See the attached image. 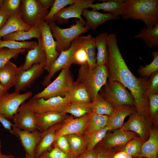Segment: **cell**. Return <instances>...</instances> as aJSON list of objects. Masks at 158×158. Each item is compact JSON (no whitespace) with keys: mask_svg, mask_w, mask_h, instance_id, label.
<instances>
[{"mask_svg":"<svg viewBox=\"0 0 158 158\" xmlns=\"http://www.w3.org/2000/svg\"><path fill=\"white\" fill-rule=\"evenodd\" d=\"M82 15L86 20L85 26L93 30L100 25L108 21L119 20L120 18V16L111 13H102L95 10H89L87 9L83 11Z\"/></svg>","mask_w":158,"mask_h":158,"instance_id":"ffe728a7","label":"cell"},{"mask_svg":"<svg viewBox=\"0 0 158 158\" xmlns=\"http://www.w3.org/2000/svg\"><path fill=\"white\" fill-rule=\"evenodd\" d=\"M89 114L76 118H74L72 116H68L62 123L60 127L55 132V140L61 136L67 135H83Z\"/></svg>","mask_w":158,"mask_h":158,"instance_id":"2e32d148","label":"cell"},{"mask_svg":"<svg viewBox=\"0 0 158 158\" xmlns=\"http://www.w3.org/2000/svg\"><path fill=\"white\" fill-rule=\"evenodd\" d=\"M109 118V116L107 115L99 114L92 112L89 113L85 133L95 132L107 126Z\"/></svg>","mask_w":158,"mask_h":158,"instance_id":"f546056e","label":"cell"},{"mask_svg":"<svg viewBox=\"0 0 158 158\" xmlns=\"http://www.w3.org/2000/svg\"><path fill=\"white\" fill-rule=\"evenodd\" d=\"M134 106L124 105L114 108L112 114L109 116L107 126L109 130L121 128L125 118L136 111Z\"/></svg>","mask_w":158,"mask_h":158,"instance_id":"7402d4cb","label":"cell"},{"mask_svg":"<svg viewBox=\"0 0 158 158\" xmlns=\"http://www.w3.org/2000/svg\"><path fill=\"white\" fill-rule=\"evenodd\" d=\"M151 121L139 114L136 111L131 114L128 120L121 128L133 132L145 141L148 139L150 133Z\"/></svg>","mask_w":158,"mask_h":158,"instance_id":"5bb4252c","label":"cell"},{"mask_svg":"<svg viewBox=\"0 0 158 158\" xmlns=\"http://www.w3.org/2000/svg\"><path fill=\"white\" fill-rule=\"evenodd\" d=\"M37 42L34 41L20 42L0 39V48H6L11 49H24L30 50L34 48Z\"/></svg>","mask_w":158,"mask_h":158,"instance_id":"74e56055","label":"cell"},{"mask_svg":"<svg viewBox=\"0 0 158 158\" xmlns=\"http://www.w3.org/2000/svg\"><path fill=\"white\" fill-rule=\"evenodd\" d=\"M99 3H93L90 6L93 10H103L104 12L111 13L114 15H122L126 8L125 0L105 1Z\"/></svg>","mask_w":158,"mask_h":158,"instance_id":"484cf974","label":"cell"},{"mask_svg":"<svg viewBox=\"0 0 158 158\" xmlns=\"http://www.w3.org/2000/svg\"><path fill=\"white\" fill-rule=\"evenodd\" d=\"M92 112L91 103H71L65 111L78 118Z\"/></svg>","mask_w":158,"mask_h":158,"instance_id":"8d00e7d4","label":"cell"},{"mask_svg":"<svg viewBox=\"0 0 158 158\" xmlns=\"http://www.w3.org/2000/svg\"><path fill=\"white\" fill-rule=\"evenodd\" d=\"M0 158H15L12 154L6 155L2 154L0 155Z\"/></svg>","mask_w":158,"mask_h":158,"instance_id":"6f0895ef","label":"cell"},{"mask_svg":"<svg viewBox=\"0 0 158 158\" xmlns=\"http://www.w3.org/2000/svg\"><path fill=\"white\" fill-rule=\"evenodd\" d=\"M37 44L33 49L28 50L24 63L23 64V70H27L33 65L39 64L45 66L47 57L43 48L42 38L37 40Z\"/></svg>","mask_w":158,"mask_h":158,"instance_id":"603a6c76","label":"cell"},{"mask_svg":"<svg viewBox=\"0 0 158 158\" xmlns=\"http://www.w3.org/2000/svg\"><path fill=\"white\" fill-rule=\"evenodd\" d=\"M127 155L126 152L122 150L116 152L114 155L113 158H125Z\"/></svg>","mask_w":158,"mask_h":158,"instance_id":"11a10c76","label":"cell"},{"mask_svg":"<svg viewBox=\"0 0 158 158\" xmlns=\"http://www.w3.org/2000/svg\"><path fill=\"white\" fill-rule=\"evenodd\" d=\"M24 49H11L6 48H0V68L4 66L12 58L16 59L19 54L24 53Z\"/></svg>","mask_w":158,"mask_h":158,"instance_id":"b9f144b4","label":"cell"},{"mask_svg":"<svg viewBox=\"0 0 158 158\" xmlns=\"http://www.w3.org/2000/svg\"><path fill=\"white\" fill-rule=\"evenodd\" d=\"M71 104L68 93L64 97L57 96L47 99L32 97L26 103L27 107L35 114L64 112Z\"/></svg>","mask_w":158,"mask_h":158,"instance_id":"52a82bcc","label":"cell"},{"mask_svg":"<svg viewBox=\"0 0 158 158\" xmlns=\"http://www.w3.org/2000/svg\"><path fill=\"white\" fill-rule=\"evenodd\" d=\"M150 119L157 120L158 113V93H150L148 95Z\"/></svg>","mask_w":158,"mask_h":158,"instance_id":"ee69618b","label":"cell"},{"mask_svg":"<svg viewBox=\"0 0 158 158\" xmlns=\"http://www.w3.org/2000/svg\"></svg>","mask_w":158,"mask_h":158,"instance_id":"be15d7a7","label":"cell"},{"mask_svg":"<svg viewBox=\"0 0 158 158\" xmlns=\"http://www.w3.org/2000/svg\"><path fill=\"white\" fill-rule=\"evenodd\" d=\"M106 66L108 81H118L130 91L136 111L150 120L148 77H136L130 71L121 54L115 34H108Z\"/></svg>","mask_w":158,"mask_h":158,"instance_id":"6da1fadb","label":"cell"},{"mask_svg":"<svg viewBox=\"0 0 158 158\" xmlns=\"http://www.w3.org/2000/svg\"><path fill=\"white\" fill-rule=\"evenodd\" d=\"M95 1L94 0H78L76 3L64 8L60 11L54 16L51 22L56 21L58 23L60 24L68 23L69 19L72 18H76L82 21H85L81 17L83 11L90 8V5L94 3Z\"/></svg>","mask_w":158,"mask_h":158,"instance_id":"4fadbf2b","label":"cell"},{"mask_svg":"<svg viewBox=\"0 0 158 158\" xmlns=\"http://www.w3.org/2000/svg\"><path fill=\"white\" fill-rule=\"evenodd\" d=\"M125 158H133L131 156H130L127 154Z\"/></svg>","mask_w":158,"mask_h":158,"instance_id":"94428289","label":"cell"},{"mask_svg":"<svg viewBox=\"0 0 158 158\" xmlns=\"http://www.w3.org/2000/svg\"><path fill=\"white\" fill-rule=\"evenodd\" d=\"M0 122L5 128H8L11 125V122L8 120L0 115Z\"/></svg>","mask_w":158,"mask_h":158,"instance_id":"db71d44e","label":"cell"},{"mask_svg":"<svg viewBox=\"0 0 158 158\" xmlns=\"http://www.w3.org/2000/svg\"><path fill=\"white\" fill-rule=\"evenodd\" d=\"M14 126L20 130L33 132L37 130L35 114L23 103L12 119Z\"/></svg>","mask_w":158,"mask_h":158,"instance_id":"e0dca14e","label":"cell"},{"mask_svg":"<svg viewBox=\"0 0 158 158\" xmlns=\"http://www.w3.org/2000/svg\"><path fill=\"white\" fill-rule=\"evenodd\" d=\"M87 63V58L86 52L80 43L79 45L74 53L73 64H78L82 66Z\"/></svg>","mask_w":158,"mask_h":158,"instance_id":"bcb514c9","label":"cell"},{"mask_svg":"<svg viewBox=\"0 0 158 158\" xmlns=\"http://www.w3.org/2000/svg\"><path fill=\"white\" fill-rule=\"evenodd\" d=\"M108 32H102L96 36L95 39L96 48L97 49L96 65H105L108 58L107 42Z\"/></svg>","mask_w":158,"mask_h":158,"instance_id":"f1b7e54d","label":"cell"},{"mask_svg":"<svg viewBox=\"0 0 158 158\" xmlns=\"http://www.w3.org/2000/svg\"><path fill=\"white\" fill-rule=\"evenodd\" d=\"M32 95L31 91L22 94L14 91L0 97V115L8 120L12 119L20 105Z\"/></svg>","mask_w":158,"mask_h":158,"instance_id":"9c48e42d","label":"cell"},{"mask_svg":"<svg viewBox=\"0 0 158 158\" xmlns=\"http://www.w3.org/2000/svg\"><path fill=\"white\" fill-rule=\"evenodd\" d=\"M62 123L56 125L42 133L41 139L35 151L34 156L35 158H37L50 148L55 141V132L60 127Z\"/></svg>","mask_w":158,"mask_h":158,"instance_id":"4316f807","label":"cell"},{"mask_svg":"<svg viewBox=\"0 0 158 158\" xmlns=\"http://www.w3.org/2000/svg\"><path fill=\"white\" fill-rule=\"evenodd\" d=\"M74 21L75 24L66 28H60L55 22L48 24L53 36L56 40V50L60 54L62 51L69 49L75 38L90 30L85 26V21L77 19H75Z\"/></svg>","mask_w":158,"mask_h":158,"instance_id":"277c9868","label":"cell"},{"mask_svg":"<svg viewBox=\"0 0 158 158\" xmlns=\"http://www.w3.org/2000/svg\"><path fill=\"white\" fill-rule=\"evenodd\" d=\"M55 0H38L39 1L45 8L48 9L50 7H51Z\"/></svg>","mask_w":158,"mask_h":158,"instance_id":"f5cc1de1","label":"cell"},{"mask_svg":"<svg viewBox=\"0 0 158 158\" xmlns=\"http://www.w3.org/2000/svg\"><path fill=\"white\" fill-rule=\"evenodd\" d=\"M81 45L85 50L89 68L91 70L96 66V55L95 37L90 35L79 37Z\"/></svg>","mask_w":158,"mask_h":158,"instance_id":"83f0119b","label":"cell"},{"mask_svg":"<svg viewBox=\"0 0 158 158\" xmlns=\"http://www.w3.org/2000/svg\"><path fill=\"white\" fill-rule=\"evenodd\" d=\"M98 148L96 147L91 150L86 149L77 158H97Z\"/></svg>","mask_w":158,"mask_h":158,"instance_id":"f907efd6","label":"cell"},{"mask_svg":"<svg viewBox=\"0 0 158 158\" xmlns=\"http://www.w3.org/2000/svg\"><path fill=\"white\" fill-rule=\"evenodd\" d=\"M37 130L42 133L50 128L61 123L68 116L65 112L35 114Z\"/></svg>","mask_w":158,"mask_h":158,"instance_id":"d6986e66","label":"cell"},{"mask_svg":"<svg viewBox=\"0 0 158 158\" xmlns=\"http://www.w3.org/2000/svg\"></svg>","mask_w":158,"mask_h":158,"instance_id":"6125c7cd","label":"cell"},{"mask_svg":"<svg viewBox=\"0 0 158 158\" xmlns=\"http://www.w3.org/2000/svg\"><path fill=\"white\" fill-rule=\"evenodd\" d=\"M38 158H76L71 153H67L54 146L50 151H47L42 154Z\"/></svg>","mask_w":158,"mask_h":158,"instance_id":"7bdbcfd3","label":"cell"},{"mask_svg":"<svg viewBox=\"0 0 158 158\" xmlns=\"http://www.w3.org/2000/svg\"><path fill=\"white\" fill-rule=\"evenodd\" d=\"M145 142L139 137H136L130 140L124 147L122 150L133 158H139L142 145Z\"/></svg>","mask_w":158,"mask_h":158,"instance_id":"f35d334b","label":"cell"},{"mask_svg":"<svg viewBox=\"0 0 158 158\" xmlns=\"http://www.w3.org/2000/svg\"><path fill=\"white\" fill-rule=\"evenodd\" d=\"M33 38H36L37 40L42 38L39 26L32 27L27 31H16L8 34L2 38L4 40H12L23 42Z\"/></svg>","mask_w":158,"mask_h":158,"instance_id":"4dcf8cb0","label":"cell"},{"mask_svg":"<svg viewBox=\"0 0 158 158\" xmlns=\"http://www.w3.org/2000/svg\"><path fill=\"white\" fill-rule=\"evenodd\" d=\"M7 90H8L0 83V97L7 93Z\"/></svg>","mask_w":158,"mask_h":158,"instance_id":"9f6ffc18","label":"cell"},{"mask_svg":"<svg viewBox=\"0 0 158 158\" xmlns=\"http://www.w3.org/2000/svg\"><path fill=\"white\" fill-rule=\"evenodd\" d=\"M152 55L153 57L152 61L145 66H141L138 70V73L141 77H148L152 73L158 71V51H153Z\"/></svg>","mask_w":158,"mask_h":158,"instance_id":"60d3db41","label":"cell"},{"mask_svg":"<svg viewBox=\"0 0 158 158\" xmlns=\"http://www.w3.org/2000/svg\"><path fill=\"white\" fill-rule=\"evenodd\" d=\"M21 0H4L3 7L11 16L21 11Z\"/></svg>","mask_w":158,"mask_h":158,"instance_id":"f6af8a7d","label":"cell"},{"mask_svg":"<svg viewBox=\"0 0 158 158\" xmlns=\"http://www.w3.org/2000/svg\"><path fill=\"white\" fill-rule=\"evenodd\" d=\"M21 13L23 20L31 27L38 26L49 11L44 8L38 0H22Z\"/></svg>","mask_w":158,"mask_h":158,"instance_id":"ba28073f","label":"cell"},{"mask_svg":"<svg viewBox=\"0 0 158 158\" xmlns=\"http://www.w3.org/2000/svg\"><path fill=\"white\" fill-rule=\"evenodd\" d=\"M114 130L112 133H107L96 147L106 149L122 150L130 140L137 137V134L135 133L125 130L121 128Z\"/></svg>","mask_w":158,"mask_h":158,"instance_id":"8fae6325","label":"cell"},{"mask_svg":"<svg viewBox=\"0 0 158 158\" xmlns=\"http://www.w3.org/2000/svg\"><path fill=\"white\" fill-rule=\"evenodd\" d=\"M23 64L18 67L11 61L0 68V83L8 90L14 86L20 72Z\"/></svg>","mask_w":158,"mask_h":158,"instance_id":"44dd1931","label":"cell"},{"mask_svg":"<svg viewBox=\"0 0 158 158\" xmlns=\"http://www.w3.org/2000/svg\"><path fill=\"white\" fill-rule=\"evenodd\" d=\"M134 37L143 41L150 48L158 47V25L151 28H143L140 29Z\"/></svg>","mask_w":158,"mask_h":158,"instance_id":"d6a6232c","label":"cell"},{"mask_svg":"<svg viewBox=\"0 0 158 158\" xmlns=\"http://www.w3.org/2000/svg\"><path fill=\"white\" fill-rule=\"evenodd\" d=\"M97 147L98 148L97 158H113L116 152L122 150L119 149H106Z\"/></svg>","mask_w":158,"mask_h":158,"instance_id":"681fc988","label":"cell"},{"mask_svg":"<svg viewBox=\"0 0 158 158\" xmlns=\"http://www.w3.org/2000/svg\"><path fill=\"white\" fill-rule=\"evenodd\" d=\"M108 76L105 65L96 66L90 70L87 63L81 66L79 68L76 81L85 87L92 102L96 97L102 87L106 83Z\"/></svg>","mask_w":158,"mask_h":158,"instance_id":"3957f363","label":"cell"},{"mask_svg":"<svg viewBox=\"0 0 158 158\" xmlns=\"http://www.w3.org/2000/svg\"><path fill=\"white\" fill-rule=\"evenodd\" d=\"M4 2V0H0V10Z\"/></svg>","mask_w":158,"mask_h":158,"instance_id":"680465c9","label":"cell"},{"mask_svg":"<svg viewBox=\"0 0 158 158\" xmlns=\"http://www.w3.org/2000/svg\"><path fill=\"white\" fill-rule=\"evenodd\" d=\"M68 95L71 103L91 102L90 96L86 87L77 81L74 82L73 87L68 93Z\"/></svg>","mask_w":158,"mask_h":158,"instance_id":"1f68e13d","label":"cell"},{"mask_svg":"<svg viewBox=\"0 0 158 158\" xmlns=\"http://www.w3.org/2000/svg\"><path fill=\"white\" fill-rule=\"evenodd\" d=\"M31 28L23 20L20 11L10 17L6 24L0 30V39L3 37L15 32L27 31Z\"/></svg>","mask_w":158,"mask_h":158,"instance_id":"d4e9b609","label":"cell"},{"mask_svg":"<svg viewBox=\"0 0 158 158\" xmlns=\"http://www.w3.org/2000/svg\"><path fill=\"white\" fill-rule=\"evenodd\" d=\"M10 16L2 6L0 10V30L6 24Z\"/></svg>","mask_w":158,"mask_h":158,"instance_id":"816d5d0a","label":"cell"},{"mask_svg":"<svg viewBox=\"0 0 158 158\" xmlns=\"http://www.w3.org/2000/svg\"><path fill=\"white\" fill-rule=\"evenodd\" d=\"M80 44L79 37L72 42L68 49L62 51L50 67L48 73L44 78L42 84L47 86L50 83L51 78L55 74L61 69L70 68L73 64L74 52Z\"/></svg>","mask_w":158,"mask_h":158,"instance_id":"30bf717a","label":"cell"},{"mask_svg":"<svg viewBox=\"0 0 158 158\" xmlns=\"http://www.w3.org/2000/svg\"><path fill=\"white\" fill-rule=\"evenodd\" d=\"M91 103L92 112L97 114L109 116L114 109V107L104 99L99 92Z\"/></svg>","mask_w":158,"mask_h":158,"instance_id":"e575fe53","label":"cell"},{"mask_svg":"<svg viewBox=\"0 0 158 158\" xmlns=\"http://www.w3.org/2000/svg\"><path fill=\"white\" fill-rule=\"evenodd\" d=\"M13 134L19 139L26 152L25 158H35L34 156L36 146L40 141L42 133L37 130L33 132L19 129L14 124L12 127Z\"/></svg>","mask_w":158,"mask_h":158,"instance_id":"9a60e30c","label":"cell"},{"mask_svg":"<svg viewBox=\"0 0 158 158\" xmlns=\"http://www.w3.org/2000/svg\"><path fill=\"white\" fill-rule=\"evenodd\" d=\"M78 0H55L50 10L44 18V21L48 24L50 23L53 18L65 7L77 2Z\"/></svg>","mask_w":158,"mask_h":158,"instance_id":"ab89813d","label":"cell"},{"mask_svg":"<svg viewBox=\"0 0 158 158\" xmlns=\"http://www.w3.org/2000/svg\"><path fill=\"white\" fill-rule=\"evenodd\" d=\"M99 91L103 97L114 108L124 105L135 106L133 99L130 92L118 81H107Z\"/></svg>","mask_w":158,"mask_h":158,"instance_id":"8992f818","label":"cell"},{"mask_svg":"<svg viewBox=\"0 0 158 158\" xmlns=\"http://www.w3.org/2000/svg\"><path fill=\"white\" fill-rule=\"evenodd\" d=\"M108 130L109 129L107 126L95 132L85 133L83 135L87 149L90 150L95 148L104 137Z\"/></svg>","mask_w":158,"mask_h":158,"instance_id":"d590c367","label":"cell"},{"mask_svg":"<svg viewBox=\"0 0 158 158\" xmlns=\"http://www.w3.org/2000/svg\"><path fill=\"white\" fill-rule=\"evenodd\" d=\"M42 44L45 52L47 61L44 67L48 72L51 66L60 54L56 50V44L54 40L49 24L44 21L40 25Z\"/></svg>","mask_w":158,"mask_h":158,"instance_id":"7c38bea8","label":"cell"},{"mask_svg":"<svg viewBox=\"0 0 158 158\" xmlns=\"http://www.w3.org/2000/svg\"><path fill=\"white\" fill-rule=\"evenodd\" d=\"M53 144L54 146L57 147L63 151L67 153H71L68 142L65 136H61L56 139Z\"/></svg>","mask_w":158,"mask_h":158,"instance_id":"7dc6e473","label":"cell"},{"mask_svg":"<svg viewBox=\"0 0 158 158\" xmlns=\"http://www.w3.org/2000/svg\"><path fill=\"white\" fill-rule=\"evenodd\" d=\"M2 154L1 151V140H0V155Z\"/></svg>","mask_w":158,"mask_h":158,"instance_id":"91938a15","label":"cell"},{"mask_svg":"<svg viewBox=\"0 0 158 158\" xmlns=\"http://www.w3.org/2000/svg\"><path fill=\"white\" fill-rule=\"evenodd\" d=\"M44 66L39 64L33 65L29 69L22 70L20 73L14 85L15 92H18L31 87L36 79L44 72Z\"/></svg>","mask_w":158,"mask_h":158,"instance_id":"ac0fdd59","label":"cell"},{"mask_svg":"<svg viewBox=\"0 0 158 158\" xmlns=\"http://www.w3.org/2000/svg\"><path fill=\"white\" fill-rule=\"evenodd\" d=\"M158 130L157 126L151 128L149 137L143 144L139 158H158Z\"/></svg>","mask_w":158,"mask_h":158,"instance_id":"cb8c5ba5","label":"cell"},{"mask_svg":"<svg viewBox=\"0 0 158 158\" xmlns=\"http://www.w3.org/2000/svg\"><path fill=\"white\" fill-rule=\"evenodd\" d=\"M149 77V93H158V71L152 73Z\"/></svg>","mask_w":158,"mask_h":158,"instance_id":"c3c4849f","label":"cell"},{"mask_svg":"<svg viewBox=\"0 0 158 158\" xmlns=\"http://www.w3.org/2000/svg\"><path fill=\"white\" fill-rule=\"evenodd\" d=\"M64 136L68 142L71 152L76 158L87 149L83 135L71 134Z\"/></svg>","mask_w":158,"mask_h":158,"instance_id":"836d02e7","label":"cell"},{"mask_svg":"<svg viewBox=\"0 0 158 158\" xmlns=\"http://www.w3.org/2000/svg\"><path fill=\"white\" fill-rule=\"evenodd\" d=\"M125 1L126 8L122 19L141 20L148 28L158 25V0Z\"/></svg>","mask_w":158,"mask_h":158,"instance_id":"7a4b0ae2","label":"cell"},{"mask_svg":"<svg viewBox=\"0 0 158 158\" xmlns=\"http://www.w3.org/2000/svg\"><path fill=\"white\" fill-rule=\"evenodd\" d=\"M74 82L70 68L62 69L59 75L52 82L33 97L47 99L57 96L64 97L70 92Z\"/></svg>","mask_w":158,"mask_h":158,"instance_id":"5b68a950","label":"cell"}]
</instances>
